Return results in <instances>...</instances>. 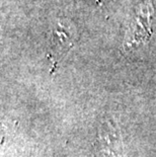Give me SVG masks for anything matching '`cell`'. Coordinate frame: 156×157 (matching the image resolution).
Returning <instances> with one entry per match:
<instances>
[{
  "label": "cell",
  "mask_w": 156,
  "mask_h": 157,
  "mask_svg": "<svg viewBox=\"0 0 156 157\" xmlns=\"http://www.w3.org/2000/svg\"><path fill=\"white\" fill-rule=\"evenodd\" d=\"M96 144L105 157H122L123 146L119 128L111 121L101 124L97 132Z\"/></svg>",
  "instance_id": "1"
},
{
  "label": "cell",
  "mask_w": 156,
  "mask_h": 157,
  "mask_svg": "<svg viewBox=\"0 0 156 157\" xmlns=\"http://www.w3.org/2000/svg\"><path fill=\"white\" fill-rule=\"evenodd\" d=\"M94 1L97 3L99 6H102V0H94Z\"/></svg>",
  "instance_id": "2"
}]
</instances>
